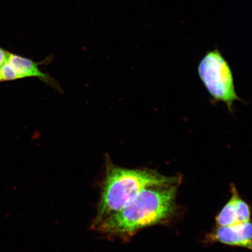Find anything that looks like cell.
<instances>
[{"mask_svg": "<svg viewBox=\"0 0 252 252\" xmlns=\"http://www.w3.org/2000/svg\"><path fill=\"white\" fill-rule=\"evenodd\" d=\"M177 187L175 184L145 189L94 228L104 235L127 240L141 229L165 222L176 212Z\"/></svg>", "mask_w": 252, "mask_h": 252, "instance_id": "6da1fadb", "label": "cell"}, {"mask_svg": "<svg viewBox=\"0 0 252 252\" xmlns=\"http://www.w3.org/2000/svg\"><path fill=\"white\" fill-rule=\"evenodd\" d=\"M93 228L123 209L144 189L178 184V176H166L147 168H122L106 159V172Z\"/></svg>", "mask_w": 252, "mask_h": 252, "instance_id": "7a4b0ae2", "label": "cell"}, {"mask_svg": "<svg viewBox=\"0 0 252 252\" xmlns=\"http://www.w3.org/2000/svg\"><path fill=\"white\" fill-rule=\"evenodd\" d=\"M198 72L214 101L225 103L232 112L234 102L240 99L236 93L231 68L221 53L218 50L208 52L201 60Z\"/></svg>", "mask_w": 252, "mask_h": 252, "instance_id": "3957f363", "label": "cell"}, {"mask_svg": "<svg viewBox=\"0 0 252 252\" xmlns=\"http://www.w3.org/2000/svg\"><path fill=\"white\" fill-rule=\"evenodd\" d=\"M210 241L248 249L252 251V223L217 226L208 236Z\"/></svg>", "mask_w": 252, "mask_h": 252, "instance_id": "277c9868", "label": "cell"}, {"mask_svg": "<svg viewBox=\"0 0 252 252\" xmlns=\"http://www.w3.org/2000/svg\"><path fill=\"white\" fill-rule=\"evenodd\" d=\"M232 196L216 217L217 226H226L250 221V206L242 199L234 186L231 187Z\"/></svg>", "mask_w": 252, "mask_h": 252, "instance_id": "5b68a950", "label": "cell"}, {"mask_svg": "<svg viewBox=\"0 0 252 252\" xmlns=\"http://www.w3.org/2000/svg\"><path fill=\"white\" fill-rule=\"evenodd\" d=\"M8 62L17 72L19 79L27 77L38 78L44 83L61 92L62 88L58 82L49 75L40 70L38 68L39 63L13 54H10Z\"/></svg>", "mask_w": 252, "mask_h": 252, "instance_id": "8992f818", "label": "cell"}, {"mask_svg": "<svg viewBox=\"0 0 252 252\" xmlns=\"http://www.w3.org/2000/svg\"><path fill=\"white\" fill-rule=\"evenodd\" d=\"M0 78L1 81H11L19 79L17 72L8 61L0 68Z\"/></svg>", "mask_w": 252, "mask_h": 252, "instance_id": "52a82bcc", "label": "cell"}, {"mask_svg": "<svg viewBox=\"0 0 252 252\" xmlns=\"http://www.w3.org/2000/svg\"><path fill=\"white\" fill-rule=\"evenodd\" d=\"M10 54L11 53L5 51V50L0 48V68L8 61Z\"/></svg>", "mask_w": 252, "mask_h": 252, "instance_id": "ba28073f", "label": "cell"}, {"mask_svg": "<svg viewBox=\"0 0 252 252\" xmlns=\"http://www.w3.org/2000/svg\"><path fill=\"white\" fill-rule=\"evenodd\" d=\"M1 81V78H0V81Z\"/></svg>", "mask_w": 252, "mask_h": 252, "instance_id": "9c48e42d", "label": "cell"}]
</instances>
